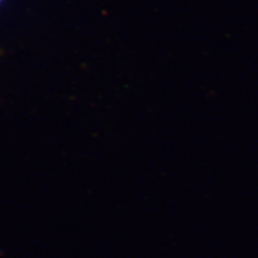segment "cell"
<instances>
[{"mask_svg":"<svg viewBox=\"0 0 258 258\" xmlns=\"http://www.w3.org/2000/svg\"><path fill=\"white\" fill-rule=\"evenodd\" d=\"M0 2H2V0H0Z\"/></svg>","mask_w":258,"mask_h":258,"instance_id":"cell-1","label":"cell"}]
</instances>
